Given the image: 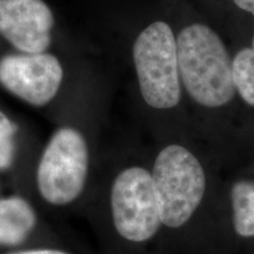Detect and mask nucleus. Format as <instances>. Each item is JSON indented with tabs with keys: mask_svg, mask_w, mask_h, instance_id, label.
<instances>
[{
	"mask_svg": "<svg viewBox=\"0 0 254 254\" xmlns=\"http://www.w3.org/2000/svg\"><path fill=\"white\" fill-rule=\"evenodd\" d=\"M180 81L196 104L218 109L236 94L230 53L220 36L205 24H190L177 37Z\"/></svg>",
	"mask_w": 254,
	"mask_h": 254,
	"instance_id": "obj_1",
	"label": "nucleus"
},
{
	"mask_svg": "<svg viewBox=\"0 0 254 254\" xmlns=\"http://www.w3.org/2000/svg\"><path fill=\"white\" fill-rule=\"evenodd\" d=\"M132 62L142 99L154 110H171L182 100L177 37L170 24L155 20L133 41Z\"/></svg>",
	"mask_w": 254,
	"mask_h": 254,
	"instance_id": "obj_2",
	"label": "nucleus"
},
{
	"mask_svg": "<svg viewBox=\"0 0 254 254\" xmlns=\"http://www.w3.org/2000/svg\"><path fill=\"white\" fill-rule=\"evenodd\" d=\"M152 180L165 226L178 228L192 218L206 190L199 159L182 145H168L155 158Z\"/></svg>",
	"mask_w": 254,
	"mask_h": 254,
	"instance_id": "obj_3",
	"label": "nucleus"
},
{
	"mask_svg": "<svg viewBox=\"0 0 254 254\" xmlns=\"http://www.w3.org/2000/svg\"><path fill=\"white\" fill-rule=\"evenodd\" d=\"M90 151L85 136L71 126L57 128L44 148L37 167V185L45 201L68 205L85 189Z\"/></svg>",
	"mask_w": 254,
	"mask_h": 254,
	"instance_id": "obj_4",
	"label": "nucleus"
},
{
	"mask_svg": "<svg viewBox=\"0 0 254 254\" xmlns=\"http://www.w3.org/2000/svg\"><path fill=\"white\" fill-rule=\"evenodd\" d=\"M111 212L119 236L132 243H145L155 236L160 209L151 173L139 166L122 171L111 190Z\"/></svg>",
	"mask_w": 254,
	"mask_h": 254,
	"instance_id": "obj_5",
	"label": "nucleus"
},
{
	"mask_svg": "<svg viewBox=\"0 0 254 254\" xmlns=\"http://www.w3.org/2000/svg\"><path fill=\"white\" fill-rule=\"evenodd\" d=\"M66 71L56 53L8 52L0 56V86L33 107H44L62 90Z\"/></svg>",
	"mask_w": 254,
	"mask_h": 254,
	"instance_id": "obj_6",
	"label": "nucleus"
},
{
	"mask_svg": "<svg viewBox=\"0 0 254 254\" xmlns=\"http://www.w3.org/2000/svg\"><path fill=\"white\" fill-rule=\"evenodd\" d=\"M56 14L45 0H0V38L14 52H50Z\"/></svg>",
	"mask_w": 254,
	"mask_h": 254,
	"instance_id": "obj_7",
	"label": "nucleus"
},
{
	"mask_svg": "<svg viewBox=\"0 0 254 254\" xmlns=\"http://www.w3.org/2000/svg\"><path fill=\"white\" fill-rule=\"evenodd\" d=\"M37 225L33 206L21 196L0 199V246H17L30 237Z\"/></svg>",
	"mask_w": 254,
	"mask_h": 254,
	"instance_id": "obj_8",
	"label": "nucleus"
},
{
	"mask_svg": "<svg viewBox=\"0 0 254 254\" xmlns=\"http://www.w3.org/2000/svg\"><path fill=\"white\" fill-rule=\"evenodd\" d=\"M234 231L241 238L254 237V182L239 180L232 186Z\"/></svg>",
	"mask_w": 254,
	"mask_h": 254,
	"instance_id": "obj_9",
	"label": "nucleus"
},
{
	"mask_svg": "<svg viewBox=\"0 0 254 254\" xmlns=\"http://www.w3.org/2000/svg\"><path fill=\"white\" fill-rule=\"evenodd\" d=\"M232 67L238 94L247 105L254 107V36L252 44L241 49L234 57Z\"/></svg>",
	"mask_w": 254,
	"mask_h": 254,
	"instance_id": "obj_10",
	"label": "nucleus"
},
{
	"mask_svg": "<svg viewBox=\"0 0 254 254\" xmlns=\"http://www.w3.org/2000/svg\"><path fill=\"white\" fill-rule=\"evenodd\" d=\"M18 127L15 123L0 110V171L8 170L17 155Z\"/></svg>",
	"mask_w": 254,
	"mask_h": 254,
	"instance_id": "obj_11",
	"label": "nucleus"
},
{
	"mask_svg": "<svg viewBox=\"0 0 254 254\" xmlns=\"http://www.w3.org/2000/svg\"><path fill=\"white\" fill-rule=\"evenodd\" d=\"M8 254H69L60 250L55 249H32V250H23L18 252H12Z\"/></svg>",
	"mask_w": 254,
	"mask_h": 254,
	"instance_id": "obj_12",
	"label": "nucleus"
},
{
	"mask_svg": "<svg viewBox=\"0 0 254 254\" xmlns=\"http://www.w3.org/2000/svg\"><path fill=\"white\" fill-rule=\"evenodd\" d=\"M238 7L254 17V0H233Z\"/></svg>",
	"mask_w": 254,
	"mask_h": 254,
	"instance_id": "obj_13",
	"label": "nucleus"
}]
</instances>
